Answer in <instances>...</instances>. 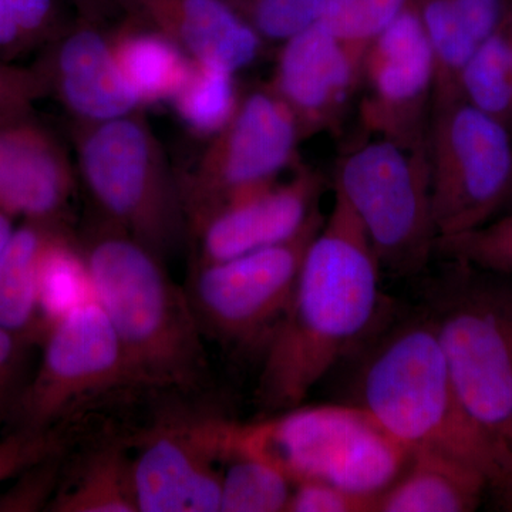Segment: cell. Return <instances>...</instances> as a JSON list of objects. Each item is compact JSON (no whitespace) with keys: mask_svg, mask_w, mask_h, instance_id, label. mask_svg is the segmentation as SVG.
I'll use <instances>...</instances> for the list:
<instances>
[{"mask_svg":"<svg viewBox=\"0 0 512 512\" xmlns=\"http://www.w3.org/2000/svg\"><path fill=\"white\" fill-rule=\"evenodd\" d=\"M437 235L456 237L503 208L512 181V133L458 99L431 109L427 131Z\"/></svg>","mask_w":512,"mask_h":512,"instance_id":"cell-8","label":"cell"},{"mask_svg":"<svg viewBox=\"0 0 512 512\" xmlns=\"http://www.w3.org/2000/svg\"><path fill=\"white\" fill-rule=\"evenodd\" d=\"M228 447L264 458L293 484L322 480L366 495L383 493L412 457L355 404H302L255 423L231 421Z\"/></svg>","mask_w":512,"mask_h":512,"instance_id":"cell-6","label":"cell"},{"mask_svg":"<svg viewBox=\"0 0 512 512\" xmlns=\"http://www.w3.org/2000/svg\"><path fill=\"white\" fill-rule=\"evenodd\" d=\"M510 2H511V12H512V0H510Z\"/></svg>","mask_w":512,"mask_h":512,"instance_id":"cell-40","label":"cell"},{"mask_svg":"<svg viewBox=\"0 0 512 512\" xmlns=\"http://www.w3.org/2000/svg\"><path fill=\"white\" fill-rule=\"evenodd\" d=\"M120 12L157 30L192 60L237 74L261 52L262 39L225 0H117Z\"/></svg>","mask_w":512,"mask_h":512,"instance_id":"cell-18","label":"cell"},{"mask_svg":"<svg viewBox=\"0 0 512 512\" xmlns=\"http://www.w3.org/2000/svg\"><path fill=\"white\" fill-rule=\"evenodd\" d=\"M239 97L234 73L220 64L191 59L187 79L170 103L195 136L211 138L227 126Z\"/></svg>","mask_w":512,"mask_h":512,"instance_id":"cell-26","label":"cell"},{"mask_svg":"<svg viewBox=\"0 0 512 512\" xmlns=\"http://www.w3.org/2000/svg\"><path fill=\"white\" fill-rule=\"evenodd\" d=\"M382 272L365 229L335 191L288 311L264 349L255 400L265 416L302 406L333 367L386 325Z\"/></svg>","mask_w":512,"mask_h":512,"instance_id":"cell-1","label":"cell"},{"mask_svg":"<svg viewBox=\"0 0 512 512\" xmlns=\"http://www.w3.org/2000/svg\"><path fill=\"white\" fill-rule=\"evenodd\" d=\"M325 218L319 210L281 244L195 264L185 291L202 333L232 348L264 350L288 311L303 259Z\"/></svg>","mask_w":512,"mask_h":512,"instance_id":"cell-9","label":"cell"},{"mask_svg":"<svg viewBox=\"0 0 512 512\" xmlns=\"http://www.w3.org/2000/svg\"><path fill=\"white\" fill-rule=\"evenodd\" d=\"M46 511L140 512L134 487L133 458L120 443L94 448L63 473Z\"/></svg>","mask_w":512,"mask_h":512,"instance_id":"cell-22","label":"cell"},{"mask_svg":"<svg viewBox=\"0 0 512 512\" xmlns=\"http://www.w3.org/2000/svg\"><path fill=\"white\" fill-rule=\"evenodd\" d=\"M362 60L322 22L285 40L269 87L291 110L303 140L336 133L359 90Z\"/></svg>","mask_w":512,"mask_h":512,"instance_id":"cell-15","label":"cell"},{"mask_svg":"<svg viewBox=\"0 0 512 512\" xmlns=\"http://www.w3.org/2000/svg\"><path fill=\"white\" fill-rule=\"evenodd\" d=\"M74 174L62 141L32 113L0 123V214L64 224Z\"/></svg>","mask_w":512,"mask_h":512,"instance_id":"cell-17","label":"cell"},{"mask_svg":"<svg viewBox=\"0 0 512 512\" xmlns=\"http://www.w3.org/2000/svg\"><path fill=\"white\" fill-rule=\"evenodd\" d=\"M94 298L126 357L131 386L191 392L208 377L200 323L187 291L163 261L119 229L103 227L83 245Z\"/></svg>","mask_w":512,"mask_h":512,"instance_id":"cell-2","label":"cell"},{"mask_svg":"<svg viewBox=\"0 0 512 512\" xmlns=\"http://www.w3.org/2000/svg\"><path fill=\"white\" fill-rule=\"evenodd\" d=\"M69 2L76 8L77 18L101 26L120 13L117 0H69Z\"/></svg>","mask_w":512,"mask_h":512,"instance_id":"cell-35","label":"cell"},{"mask_svg":"<svg viewBox=\"0 0 512 512\" xmlns=\"http://www.w3.org/2000/svg\"><path fill=\"white\" fill-rule=\"evenodd\" d=\"M359 90V119L366 134L409 150L426 146L434 66L413 0L367 47Z\"/></svg>","mask_w":512,"mask_h":512,"instance_id":"cell-12","label":"cell"},{"mask_svg":"<svg viewBox=\"0 0 512 512\" xmlns=\"http://www.w3.org/2000/svg\"><path fill=\"white\" fill-rule=\"evenodd\" d=\"M107 35L117 66L141 106L173 100L191 66L180 47L128 16Z\"/></svg>","mask_w":512,"mask_h":512,"instance_id":"cell-21","label":"cell"},{"mask_svg":"<svg viewBox=\"0 0 512 512\" xmlns=\"http://www.w3.org/2000/svg\"><path fill=\"white\" fill-rule=\"evenodd\" d=\"M487 493L493 497L500 510L512 512V457L498 468L497 474L488 484Z\"/></svg>","mask_w":512,"mask_h":512,"instance_id":"cell-36","label":"cell"},{"mask_svg":"<svg viewBox=\"0 0 512 512\" xmlns=\"http://www.w3.org/2000/svg\"><path fill=\"white\" fill-rule=\"evenodd\" d=\"M487 490L488 477L477 468L443 454L419 451L379 494L375 512H471Z\"/></svg>","mask_w":512,"mask_h":512,"instance_id":"cell-20","label":"cell"},{"mask_svg":"<svg viewBox=\"0 0 512 512\" xmlns=\"http://www.w3.org/2000/svg\"><path fill=\"white\" fill-rule=\"evenodd\" d=\"M512 13L478 47L460 77L461 99L500 121L512 133Z\"/></svg>","mask_w":512,"mask_h":512,"instance_id":"cell-25","label":"cell"},{"mask_svg":"<svg viewBox=\"0 0 512 512\" xmlns=\"http://www.w3.org/2000/svg\"><path fill=\"white\" fill-rule=\"evenodd\" d=\"M511 207H512V181H511V185H510V190H508L507 198H505L503 208H501L500 212L508 210V208H511ZM500 212H498V214H500Z\"/></svg>","mask_w":512,"mask_h":512,"instance_id":"cell-38","label":"cell"},{"mask_svg":"<svg viewBox=\"0 0 512 512\" xmlns=\"http://www.w3.org/2000/svg\"><path fill=\"white\" fill-rule=\"evenodd\" d=\"M46 96L45 82L35 66L0 59V123L32 113L36 101Z\"/></svg>","mask_w":512,"mask_h":512,"instance_id":"cell-33","label":"cell"},{"mask_svg":"<svg viewBox=\"0 0 512 512\" xmlns=\"http://www.w3.org/2000/svg\"><path fill=\"white\" fill-rule=\"evenodd\" d=\"M511 457H512V453L510 454V456H508L507 458H505V460H508V458H511ZM505 460H504V461H505ZM504 461H503V463H504Z\"/></svg>","mask_w":512,"mask_h":512,"instance_id":"cell-39","label":"cell"},{"mask_svg":"<svg viewBox=\"0 0 512 512\" xmlns=\"http://www.w3.org/2000/svg\"><path fill=\"white\" fill-rule=\"evenodd\" d=\"M94 299L83 248L76 245L63 225L47 242L37 268V305L45 338L67 313Z\"/></svg>","mask_w":512,"mask_h":512,"instance_id":"cell-24","label":"cell"},{"mask_svg":"<svg viewBox=\"0 0 512 512\" xmlns=\"http://www.w3.org/2000/svg\"><path fill=\"white\" fill-rule=\"evenodd\" d=\"M446 262L426 311L458 397L500 468L512 453V281Z\"/></svg>","mask_w":512,"mask_h":512,"instance_id":"cell-4","label":"cell"},{"mask_svg":"<svg viewBox=\"0 0 512 512\" xmlns=\"http://www.w3.org/2000/svg\"><path fill=\"white\" fill-rule=\"evenodd\" d=\"M77 168L109 227L163 261L188 237L178 175L138 113L76 124Z\"/></svg>","mask_w":512,"mask_h":512,"instance_id":"cell-5","label":"cell"},{"mask_svg":"<svg viewBox=\"0 0 512 512\" xmlns=\"http://www.w3.org/2000/svg\"><path fill=\"white\" fill-rule=\"evenodd\" d=\"M29 343L0 326V423L15 414L25 390L22 382Z\"/></svg>","mask_w":512,"mask_h":512,"instance_id":"cell-34","label":"cell"},{"mask_svg":"<svg viewBox=\"0 0 512 512\" xmlns=\"http://www.w3.org/2000/svg\"><path fill=\"white\" fill-rule=\"evenodd\" d=\"M124 387H133L126 357L110 319L94 299L49 330L42 362L13 416L19 427L53 429L84 403Z\"/></svg>","mask_w":512,"mask_h":512,"instance_id":"cell-11","label":"cell"},{"mask_svg":"<svg viewBox=\"0 0 512 512\" xmlns=\"http://www.w3.org/2000/svg\"><path fill=\"white\" fill-rule=\"evenodd\" d=\"M323 188L319 171L296 165L288 180L276 178L229 198L188 229L197 245L195 264L225 261L295 237L319 211Z\"/></svg>","mask_w":512,"mask_h":512,"instance_id":"cell-14","label":"cell"},{"mask_svg":"<svg viewBox=\"0 0 512 512\" xmlns=\"http://www.w3.org/2000/svg\"><path fill=\"white\" fill-rule=\"evenodd\" d=\"M436 255L512 281V207L473 231L437 239Z\"/></svg>","mask_w":512,"mask_h":512,"instance_id":"cell-28","label":"cell"},{"mask_svg":"<svg viewBox=\"0 0 512 512\" xmlns=\"http://www.w3.org/2000/svg\"><path fill=\"white\" fill-rule=\"evenodd\" d=\"M333 190L355 212L382 271L417 275L436 256L427 144L409 150L366 138L339 158Z\"/></svg>","mask_w":512,"mask_h":512,"instance_id":"cell-7","label":"cell"},{"mask_svg":"<svg viewBox=\"0 0 512 512\" xmlns=\"http://www.w3.org/2000/svg\"><path fill=\"white\" fill-rule=\"evenodd\" d=\"M222 470V512H282L291 500L293 481L274 464L227 447Z\"/></svg>","mask_w":512,"mask_h":512,"instance_id":"cell-27","label":"cell"},{"mask_svg":"<svg viewBox=\"0 0 512 512\" xmlns=\"http://www.w3.org/2000/svg\"><path fill=\"white\" fill-rule=\"evenodd\" d=\"M76 124L103 123L138 113L136 93L124 80L101 25L77 18L43 50L35 64Z\"/></svg>","mask_w":512,"mask_h":512,"instance_id":"cell-16","label":"cell"},{"mask_svg":"<svg viewBox=\"0 0 512 512\" xmlns=\"http://www.w3.org/2000/svg\"><path fill=\"white\" fill-rule=\"evenodd\" d=\"M64 224L25 221L0 254V326L20 338L45 339L37 305V268L47 242Z\"/></svg>","mask_w":512,"mask_h":512,"instance_id":"cell-23","label":"cell"},{"mask_svg":"<svg viewBox=\"0 0 512 512\" xmlns=\"http://www.w3.org/2000/svg\"><path fill=\"white\" fill-rule=\"evenodd\" d=\"M13 221H15V218L0 214V254H2L6 245L9 244L10 238H12L13 232H15L16 228Z\"/></svg>","mask_w":512,"mask_h":512,"instance_id":"cell-37","label":"cell"},{"mask_svg":"<svg viewBox=\"0 0 512 512\" xmlns=\"http://www.w3.org/2000/svg\"><path fill=\"white\" fill-rule=\"evenodd\" d=\"M231 421H164L141 439L133 458L140 512H220L222 468Z\"/></svg>","mask_w":512,"mask_h":512,"instance_id":"cell-13","label":"cell"},{"mask_svg":"<svg viewBox=\"0 0 512 512\" xmlns=\"http://www.w3.org/2000/svg\"><path fill=\"white\" fill-rule=\"evenodd\" d=\"M434 66L433 104L461 99L464 67L511 12L510 0H413Z\"/></svg>","mask_w":512,"mask_h":512,"instance_id":"cell-19","label":"cell"},{"mask_svg":"<svg viewBox=\"0 0 512 512\" xmlns=\"http://www.w3.org/2000/svg\"><path fill=\"white\" fill-rule=\"evenodd\" d=\"M67 439L62 431L18 427L0 439V485L18 478L23 471L47 458L66 453Z\"/></svg>","mask_w":512,"mask_h":512,"instance_id":"cell-30","label":"cell"},{"mask_svg":"<svg viewBox=\"0 0 512 512\" xmlns=\"http://www.w3.org/2000/svg\"><path fill=\"white\" fill-rule=\"evenodd\" d=\"M377 497L355 493L328 481L301 480L293 485L286 512H375Z\"/></svg>","mask_w":512,"mask_h":512,"instance_id":"cell-32","label":"cell"},{"mask_svg":"<svg viewBox=\"0 0 512 512\" xmlns=\"http://www.w3.org/2000/svg\"><path fill=\"white\" fill-rule=\"evenodd\" d=\"M262 40L282 42L318 22L326 0H225Z\"/></svg>","mask_w":512,"mask_h":512,"instance_id":"cell-29","label":"cell"},{"mask_svg":"<svg viewBox=\"0 0 512 512\" xmlns=\"http://www.w3.org/2000/svg\"><path fill=\"white\" fill-rule=\"evenodd\" d=\"M64 453L28 468L18 483L0 497V511L47 510L63 477Z\"/></svg>","mask_w":512,"mask_h":512,"instance_id":"cell-31","label":"cell"},{"mask_svg":"<svg viewBox=\"0 0 512 512\" xmlns=\"http://www.w3.org/2000/svg\"><path fill=\"white\" fill-rule=\"evenodd\" d=\"M301 141L295 117L269 84L241 94L227 126L178 175L188 229L229 198L295 167Z\"/></svg>","mask_w":512,"mask_h":512,"instance_id":"cell-10","label":"cell"},{"mask_svg":"<svg viewBox=\"0 0 512 512\" xmlns=\"http://www.w3.org/2000/svg\"><path fill=\"white\" fill-rule=\"evenodd\" d=\"M355 406L412 454L456 458L488 484L497 473V456L458 397L427 311L377 330L357 377Z\"/></svg>","mask_w":512,"mask_h":512,"instance_id":"cell-3","label":"cell"}]
</instances>
